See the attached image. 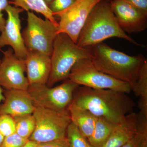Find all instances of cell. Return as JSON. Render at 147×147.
Listing matches in <instances>:
<instances>
[{"instance_id": "1", "label": "cell", "mask_w": 147, "mask_h": 147, "mask_svg": "<svg viewBox=\"0 0 147 147\" xmlns=\"http://www.w3.org/2000/svg\"><path fill=\"white\" fill-rule=\"evenodd\" d=\"M123 92L110 89H96L79 86L74 93L72 102L97 117L118 124L133 112L135 104Z\"/></svg>"}, {"instance_id": "2", "label": "cell", "mask_w": 147, "mask_h": 147, "mask_svg": "<svg viewBox=\"0 0 147 147\" xmlns=\"http://www.w3.org/2000/svg\"><path fill=\"white\" fill-rule=\"evenodd\" d=\"M89 47L92 56L91 60L97 69L114 79L127 83L132 89L142 66L147 61L144 55L130 56L115 50L103 42Z\"/></svg>"}, {"instance_id": "3", "label": "cell", "mask_w": 147, "mask_h": 147, "mask_svg": "<svg viewBox=\"0 0 147 147\" xmlns=\"http://www.w3.org/2000/svg\"><path fill=\"white\" fill-rule=\"evenodd\" d=\"M113 37L122 38L137 46L145 47L122 30L110 3L102 0L92 9L79 34L76 44L82 47H90Z\"/></svg>"}, {"instance_id": "4", "label": "cell", "mask_w": 147, "mask_h": 147, "mask_svg": "<svg viewBox=\"0 0 147 147\" xmlns=\"http://www.w3.org/2000/svg\"><path fill=\"white\" fill-rule=\"evenodd\" d=\"M90 47L78 46L67 35L58 34L50 57L51 69L47 85L52 87L56 83L68 79L71 69L80 60H91Z\"/></svg>"}, {"instance_id": "5", "label": "cell", "mask_w": 147, "mask_h": 147, "mask_svg": "<svg viewBox=\"0 0 147 147\" xmlns=\"http://www.w3.org/2000/svg\"><path fill=\"white\" fill-rule=\"evenodd\" d=\"M32 114L36 126L29 140L42 143L65 138L67 127L71 123L68 109L57 111L36 107Z\"/></svg>"}, {"instance_id": "6", "label": "cell", "mask_w": 147, "mask_h": 147, "mask_svg": "<svg viewBox=\"0 0 147 147\" xmlns=\"http://www.w3.org/2000/svg\"><path fill=\"white\" fill-rule=\"evenodd\" d=\"M27 25L22 32L28 51L44 53L51 57L58 26L47 19L40 18L32 11L27 12Z\"/></svg>"}, {"instance_id": "7", "label": "cell", "mask_w": 147, "mask_h": 147, "mask_svg": "<svg viewBox=\"0 0 147 147\" xmlns=\"http://www.w3.org/2000/svg\"><path fill=\"white\" fill-rule=\"evenodd\" d=\"M64 81L55 87H48L47 84L30 85L27 91L35 106L57 111L67 110L79 86L69 79Z\"/></svg>"}, {"instance_id": "8", "label": "cell", "mask_w": 147, "mask_h": 147, "mask_svg": "<svg viewBox=\"0 0 147 147\" xmlns=\"http://www.w3.org/2000/svg\"><path fill=\"white\" fill-rule=\"evenodd\" d=\"M68 79L79 86L96 89H110L129 94L128 84L113 78L98 70L89 59H83L74 66Z\"/></svg>"}, {"instance_id": "9", "label": "cell", "mask_w": 147, "mask_h": 147, "mask_svg": "<svg viewBox=\"0 0 147 147\" xmlns=\"http://www.w3.org/2000/svg\"><path fill=\"white\" fill-rule=\"evenodd\" d=\"M102 1L75 0L68 8L53 13L59 18L57 34H65L76 43L79 34L92 9Z\"/></svg>"}, {"instance_id": "10", "label": "cell", "mask_w": 147, "mask_h": 147, "mask_svg": "<svg viewBox=\"0 0 147 147\" xmlns=\"http://www.w3.org/2000/svg\"><path fill=\"white\" fill-rule=\"evenodd\" d=\"M0 63V86L6 90L27 91L30 84L24 59L18 57L11 48L3 52Z\"/></svg>"}, {"instance_id": "11", "label": "cell", "mask_w": 147, "mask_h": 147, "mask_svg": "<svg viewBox=\"0 0 147 147\" xmlns=\"http://www.w3.org/2000/svg\"><path fill=\"white\" fill-rule=\"evenodd\" d=\"M7 18L5 26L0 35V50L6 45L11 46L14 54L25 59L28 53L21 32L20 14L22 9L9 5L5 10Z\"/></svg>"}, {"instance_id": "12", "label": "cell", "mask_w": 147, "mask_h": 147, "mask_svg": "<svg viewBox=\"0 0 147 147\" xmlns=\"http://www.w3.org/2000/svg\"><path fill=\"white\" fill-rule=\"evenodd\" d=\"M110 5L120 27L125 33H138L147 27V15L123 0H112Z\"/></svg>"}, {"instance_id": "13", "label": "cell", "mask_w": 147, "mask_h": 147, "mask_svg": "<svg viewBox=\"0 0 147 147\" xmlns=\"http://www.w3.org/2000/svg\"><path fill=\"white\" fill-rule=\"evenodd\" d=\"M3 93L5 99L0 105V115H9L13 117L33 114L36 106L27 90H5Z\"/></svg>"}, {"instance_id": "14", "label": "cell", "mask_w": 147, "mask_h": 147, "mask_svg": "<svg viewBox=\"0 0 147 147\" xmlns=\"http://www.w3.org/2000/svg\"><path fill=\"white\" fill-rule=\"evenodd\" d=\"M25 61L30 85L47 84L51 71L50 56L39 52L28 51Z\"/></svg>"}, {"instance_id": "15", "label": "cell", "mask_w": 147, "mask_h": 147, "mask_svg": "<svg viewBox=\"0 0 147 147\" xmlns=\"http://www.w3.org/2000/svg\"><path fill=\"white\" fill-rule=\"evenodd\" d=\"M139 129L138 114H127L123 120L116 125L110 137L101 147H121L137 134Z\"/></svg>"}, {"instance_id": "16", "label": "cell", "mask_w": 147, "mask_h": 147, "mask_svg": "<svg viewBox=\"0 0 147 147\" xmlns=\"http://www.w3.org/2000/svg\"><path fill=\"white\" fill-rule=\"evenodd\" d=\"M71 122L87 139L91 136L98 117L88 110L80 108L72 102L68 108Z\"/></svg>"}, {"instance_id": "17", "label": "cell", "mask_w": 147, "mask_h": 147, "mask_svg": "<svg viewBox=\"0 0 147 147\" xmlns=\"http://www.w3.org/2000/svg\"><path fill=\"white\" fill-rule=\"evenodd\" d=\"M117 124L104 118L98 117L93 132L88 139L92 146H102L110 137Z\"/></svg>"}, {"instance_id": "18", "label": "cell", "mask_w": 147, "mask_h": 147, "mask_svg": "<svg viewBox=\"0 0 147 147\" xmlns=\"http://www.w3.org/2000/svg\"><path fill=\"white\" fill-rule=\"evenodd\" d=\"M9 2L27 12L32 10L41 13L45 19L50 20L58 26V22L53 15V12L43 0H11Z\"/></svg>"}, {"instance_id": "19", "label": "cell", "mask_w": 147, "mask_h": 147, "mask_svg": "<svg viewBox=\"0 0 147 147\" xmlns=\"http://www.w3.org/2000/svg\"><path fill=\"white\" fill-rule=\"evenodd\" d=\"M131 91L135 96L140 97L138 103L140 113L147 117V61L142 66L136 84Z\"/></svg>"}, {"instance_id": "20", "label": "cell", "mask_w": 147, "mask_h": 147, "mask_svg": "<svg viewBox=\"0 0 147 147\" xmlns=\"http://www.w3.org/2000/svg\"><path fill=\"white\" fill-rule=\"evenodd\" d=\"M16 132L21 137L29 139L34 131L36 121L33 114L13 117Z\"/></svg>"}, {"instance_id": "21", "label": "cell", "mask_w": 147, "mask_h": 147, "mask_svg": "<svg viewBox=\"0 0 147 147\" xmlns=\"http://www.w3.org/2000/svg\"><path fill=\"white\" fill-rule=\"evenodd\" d=\"M137 134L121 147H147V117L139 113Z\"/></svg>"}, {"instance_id": "22", "label": "cell", "mask_w": 147, "mask_h": 147, "mask_svg": "<svg viewBox=\"0 0 147 147\" xmlns=\"http://www.w3.org/2000/svg\"><path fill=\"white\" fill-rule=\"evenodd\" d=\"M66 138L69 147H93L71 122L67 127Z\"/></svg>"}, {"instance_id": "23", "label": "cell", "mask_w": 147, "mask_h": 147, "mask_svg": "<svg viewBox=\"0 0 147 147\" xmlns=\"http://www.w3.org/2000/svg\"><path fill=\"white\" fill-rule=\"evenodd\" d=\"M0 132L5 137L16 132L13 117L9 115H0Z\"/></svg>"}, {"instance_id": "24", "label": "cell", "mask_w": 147, "mask_h": 147, "mask_svg": "<svg viewBox=\"0 0 147 147\" xmlns=\"http://www.w3.org/2000/svg\"><path fill=\"white\" fill-rule=\"evenodd\" d=\"M28 141L15 132L5 137L1 147H23Z\"/></svg>"}, {"instance_id": "25", "label": "cell", "mask_w": 147, "mask_h": 147, "mask_svg": "<svg viewBox=\"0 0 147 147\" xmlns=\"http://www.w3.org/2000/svg\"><path fill=\"white\" fill-rule=\"evenodd\" d=\"M75 0H54L48 5L53 13L62 11L68 8Z\"/></svg>"}, {"instance_id": "26", "label": "cell", "mask_w": 147, "mask_h": 147, "mask_svg": "<svg viewBox=\"0 0 147 147\" xmlns=\"http://www.w3.org/2000/svg\"><path fill=\"white\" fill-rule=\"evenodd\" d=\"M36 147H69L66 137L45 143H38Z\"/></svg>"}, {"instance_id": "27", "label": "cell", "mask_w": 147, "mask_h": 147, "mask_svg": "<svg viewBox=\"0 0 147 147\" xmlns=\"http://www.w3.org/2000/svg\"><path fill=\"white\" fill-rule=\"evenodd\" d=\"M131 4L147 15V0H123Z\"/></svg>"}, {"instance_id": "28", "label": "cell", "mask_w": 147, "mask_h": 147, "mask_svg": "<svg viewBox=\"0 0 147 147\" xmlns=\"http://www.w3.org/2000/svg\"><path fill=\"white\" fill-rule=\"evenodd\" d=\"M9 5V2L8 0H0V32L3 30L6 23V20L4 18L2 12L5 10Z\"/></svg>"}, {"instance_id": "29", "label": "cell", "mask_w": 147, "mask_h": 147, "mask_svg": "<svg viewBox=\"0 0 147 147\" xmlns=\"http://www.w3.org/2000/svg\"><path fill=\"white\" fill-rule=\"evenodd\" d=\"M38 143L29 140L26 144L23 147H36Z\"/></svg>"}, {"instance_id": "30", "label": "cell", "mask_w": 147, "mask_h": 147, "mask_svg": "<svg viewBox=\"0 0 147 147\" xmlns=\"http://www.w3.org/2000/svg\"><path fill=\"white\" fill-rule=\"evenodd\" d=\"M3 92L2 88L0 86V102L4 100L5 97Z\"/></svg>"}, {"instance_id": "31", "label": "cell", "mask_w": 147, "mask_h": 147, "mask_svg": "<svg viewBox=\"0 0 147 147\" xmlns=\"http://www.w3.org/2000/svg\"><path fill=\"white\" fill-rule=\"evenodd\" d=\"M5 137L3 136L2 134L0 132V147L1 146L3 142L4 139Z\"/></svg>"}, {"instance_id": "32", "label": "cell", "mask_w": 147, "mask_h": 147, "mask_svg": "<svg viewBox=\"0 0 147 147\" xmlns=\"http://www.w3.org/2000/svg\"><path fill=\"white\" fill-rule=\"evenodd\" d=\"M47 5H49L54 0H43Z\"/></svg>"}, {"instance_id": "33", "label": "cell", "mask_w": 147, "mask_h": 147, "mask_svg": "<svg viewBox=\"0 0 147 147\" xmlns=\"http://www.w3.org/2000/svg\"><path fill=\"white\" fill-rule=\"evenodd\" d=\"M1 59H0V63H1Z\"/></svg>"}]
</instances>
